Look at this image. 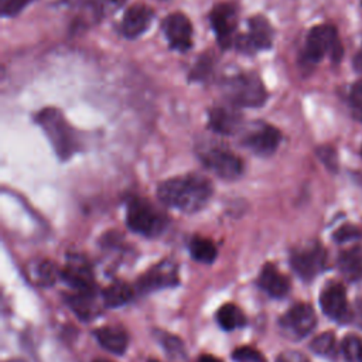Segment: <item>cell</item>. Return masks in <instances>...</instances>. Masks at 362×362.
<instances>
[{"mask_svg": "<svg viewBox=\"0 0 362 362\" xmlns=\"http://www.w3.org/2000/svg\"><path fill=\"white\" fill-rule=\"evenodd\" d=\"M154 335L158 341V344L163 346V349L167 352V355L173 359H180L182 356H185V348H184V344L182 341L170 334V332H165V331H161V329H156L154 331Z\"/></svg>", "mask_w": 362, "mask_h": 362, "instance_id": "25", "label": "cell"}, {"mask_svg": "<svg viewBox=\"0 0 362 362\" xmlns=\"http://www.w3.org/2000/svg\"><path fill=\"white\" fill-rule=\"evenodd\" d=\"M276 362H308V359L305 358V355H303L301 352L297 351H287L283 352Z\"/></svg>", "mask_w": 362, "mask_h": 362, "instance_id": "35", "label": "cell"}, {"mask_svg": "<svg viewBox=\"0 0 362 362\" xmlns=\"http://www.w3.org/2000/svg\"><path fill=\"white\" fill-rule=\"evenodd\" d=\"M126 223L133 232L154 238L165 230L168 219L151 202L143 198H132L127 202Z\"/></svg>", "mask_w": 362, "mask_h": 362, "instance_id": "4", "label": "cell"}, {"mask_svg": "<svg viewBox=\"0 0 362 362\" xmlns=\"http://www.w3.org/2000/svg\"><path fill=\"white\" fill-rule=\"evenodd\" d=\"M327 54L335 62L342 57V47L337 30L329 24L315 25L307 35L303 59L307 64H317Z\"/></svg>", "mask_w": 362, "mask_h": 362, "instance_id": "5", "label": "cell"}, {"mask_svg": "<svg viewBox=\"0 0 362 362\" xmlns=\"http://www.w3.org/2000/svg\"><path fill=\"white\" fill-rule=\"evenodd\" d=\"M148 362H158V361H154V359H151V361H148Z\"/></svg>", "mask_w": 362, "mask_h": 362, "instance_id": "39", "label": "cell"}, {"mask_svg": "<svg viewBox=\"0 0 362 362\" xmlns=\"http://www.w3.org/2000/svg\"><path fill=\"white\" fill-rule=\"evenodd\" d=\"M232 358L236 362H266L263 354L252 346H240L236 348L232 354Z\"/></svg>", "mask_w": 362, "mask_h": 362, "instance_id": "30", "label": "cell"}, {"mask_svg": "<svg viewBox=\"0 0 362 362\" xmlns=\"http://www.w3.org/2000/svg\"><path fill=\"white\" fill-rule=\"evenodd\" d=\"M208 124L215 133L229 136L240 129L242 113L230 102L215 105L208 113Z\"/></svg>", "mask_w": 362, "mask_h": 362, "instance_id": "15", "label": "cell"}, {"mask_svg": "<svg viewBox=\"0 0 362 362\" xmlns=\"http://www.w3.org/2000/svg\"><path fill=\"white\" fill-rule=\"evenodd\" d=\"M349 105L352 116L356 120L362 122V79L356 81L352 85L351 93H349Z\"/></svg>", "mask_w": 362, "mask_h": 362, "instance_id": "29", "label": "cell"}, {"mask_svg": "<svg viewBox=\"0 0 362 362\" xmlns=\"http://www.w3.org/2000/svg\"><path fill=\"white\" fill-rule=\"evenodd\" d=\"M342 351L348 362H362V341L355 335L344 338Z\"/></svg>", "mask_w": 362, "mask_h": 362, "instance_id": "28", "label": "cell"}, {"mask_svg": "<svg viewBox=\"0 0 362 362\" xmlns=\"http://www.w3.org/2000/svg\"><path fill=\"white\" fill-rule=\"evenodd\" d=\"M189 253L191 256L201 263H212L216 257V247L212 240L206 238H194L189 242Z\"/></svg>", "mask_w": 362, "mask_h": 362, "instance_id": "24", "label": "cell"}, {"mask_svg": "<svg viewBox=\"0 0 362 362\" xmlns=\"http://www.w3.org/2000/svg\"><path fill=\"white\" fill-rule=\"evenodd\" d=\"M95 362H110V361H106V359H96Z\"/></svg>", "mask_w": 362, "mask_h": 362, "instance_id": "38", "label": "cell"}, {"mask_svg": "<svg viewBox=\"0 0 362 362\" xmlns=\"http://www.w3.org/2000/svg\"><path fill=\"white\" fill-rule=\"evenodd\" d=\"M35 279L37 281H40L41 284H51L52 281H55L57 279V270H55V266L48 262V260H44L41 262L37 269H35Z\"/></svg>", "mask_w": 362, "mask_h": 362, "instance_id": "31", "label": "cell"}, {"mask_svg": "<svg viewBox=\"0 0 362 362\" xmlns=\"http://www.w3.org/2000/svg\"><path fill=\"white\" fill-rule=\"evenodd\" d=\"M281 140L280 132L267 123L257 122L250 126V129L245 133L242 143L246 148L260 157L272 156Z\"/></svg>", "mask_w": 362, "mask_h": 362, "instance_id": "10", "label": "cell"}, {"mask_svg": "<svg viewBox=\"0 0 362 362\" xmlns=\"http://www.w3.org/2000/svg\"><path fill=\"white\" fill-rule=\"evenodd\" d=\"M124 1L126 0H90L88 3L90 20L98 21L100 18H105V17L113 14L123 6Z\"/></svg>", "mask_w": 362, "mask_h": 362, "instance_id": "26", "label": "cell"}, {"mask_svg": "<svg viewBox=\"0 0 362 362\" xmlns=\"http://www.w3.org/2000/svg\"><path fill=\"white\" fill-rule=\"evenodd\" d=\"M62 279L76 291L93 290V274L89 263L79 255H69Z\"/></svg>", "mask_w": 362, "mask_h": 362, "instance_id": "16", "label": "cell"}, {"mask_svg": "<svg viewBox=\"0 0 362 362\" xmlns=\"http://www.w3.org/2000/svg\"><path fill=\"white\" fill-rule=\"evenodd\" d=\"M320 305L325 315L329 318L344 322L349 320V307L346 301V293L342 284L331 281L320 294Z\"/></svg>", "mask_w": 362, "mask_h": 362, "instance_id": "14", "label": "cell"}, {"mask_svg": "<svg viewBox=\"0 0 362 362\" xmlns=\"http://www.w3.org/2000/svg\"><path fill=\"white\" fill-rule=\"evenodd\" d=\"M198 362H222V361L215 358V356H212V355H202V356H199Z\"/></svg>", "mask_w": 362, "mask_h": 362, "instance_id": "37", "label": "cell"}, {"mask_svg": "<svg viewBox=\"0 0 362 362\" xmlns=\"http://www.w3.org/2000/svg\"><path fill=\"white\" fill-rule=\"evenodd\" d=\"M338 267L345 279L351 281L362 279V246L344 250L338 257Z\"/></svg>", "mask_w": 362, "mask_h": 362, "instance_id": "20", "label": "cell"}, {"mask_svg": "<svg viewBox=\"0 0 362 362\" xmlns=\"http://www.w3.org/2000/svg\"><path fill=\"white\" fill-rule=\"evenodd\" d=\"M180 281L178 266L173 260H163L146 270L137 280V290L140 293H151L177 286Z\"/></svg>", "mask_w": 362, "mask_h": 362, "instance_id": "11", "label": "cell"}, {"mask_svg": "<svg viewBox=\"0 0 362 362\" xmlns=\"http://www.w3.org/2000/svg\"><path fill=\"white\" fill-rule=\"evenodd\" d=\"M211 25L222 48H229L235 42V31L238 27V10L233 4H216L209 14Z\"/></svg>", "mask_w": 362, "mask_h": 362, "instance_id": "12", "label": "cell"}, {"mask_svg": "<svg viewBox=\"0 0 362 362\" xmlns=\"http://www.w3.org/2000/svg\"><path fill=\"white\" fill-rule=\"evenodd\" d=\"M163 31L173 49L185 52L192 45V25L182 13H171L163 20Z\"/></svg>", "mask_w": 362, "mask_h": 362, "instance_id": "13", "label": "cell"}, {"mask_svg": "<svg viewBox=\"0 0 362 362\" xmlns=\"http://www.w3.org/2000/svg\"><path fill=\"white\" fill-rule=\"evenodd\" d=\"M317 317L311 305L300 303L288 308L280 318L283 334L294 341L307 337L315 327Z\"/></svg>", "mask_w": 362, "mask_h": 362, "instance_id": "8", "label": "cell"}, {"mask_svg": "<svg viewBox=\"0 0 362 362\" xmlns=\"http://www.w3.org/2000/svg\"><path fill=\"white\" fill-rule=\"evenodd\" d=\"M318 157L321 158V161L331 170H335L337 168V154H335V150L328 147V146H324V147H320L318 151H317Z\"/></svg>", "mask_w": 362, "mask_h": 362, "instance_id": "34", "label": "cell"}, {"mask_svg": "<svg viewBox=\"0 0 362 362\" xmlns=\"http://www.w3.org/2000/svg\"><path fill=\"white\" fill-rule=\"evenodd\" d=\"M259 286L263 291L276 298L284 297L290 290L288 279L281 274L279 269L272 263H266L262 267L259 274Z\"/></svg>", "mask_w": 362, "mask_h": 362, "instance_id": "18", "label": "cell"}, {"mask_svg": "<svg viewBox=\"0 0 362 362\" xmlns=\"http://www.w3.org/2000/svg\"><path fill=\"white\" fill-rule=\"evenodd\" d=\"M361 236H362V232L359 228H356L354 225H344L335 230L334 240L338 243H344V242H348L352 239H358Z\"/></svg>", "mask_w": 362, "mask_h": 362, "instance_id": "33", "label": "cell"}, {"mask_svg": "<svg viewBox=\"0 0 362 362\" xmlns=\"http://www.w3.org/2000/svg\"><path fill=\"white\" fill-rule=\"evenodd\" d=\"M199 158L209 171L223 180H236L243 171V161L240 157L219 146L204 148L199 151Z\"/></svg>", "mask_w": 362, "mask_h": 362, "instance_id": "7", "label": "cell"}, {"mask_svg": "<svg viewBox=\"0 0 362 362\" xmlns=\"http://www.w3.org/2000/svg\"><path fill=\"white\" fill-rule=\"evenodd\" d=\"M211 195L212 185L209 180L198 174L170 178L157 187V197L164 205L185 214L201 211Z\"/></svg>", "mask_w": 362, "mask_h": 362, "instance_id": "1", "label": "cell"}, {"mask_svg": "<svg viewBox=\"0 0 362 362\" xmlns=\"http://www.w3.org/2000/svg\"><path fill=\"white\" fill-rule=\"evenodd\" d=\"M35 122L44 130L55 154L61 160H68L78 151L76 134L58 109L44 107L35 115Z\"/></svg>", "mask_w": 362, "mask_h": 362, "instance_id": "2", "label": "cell"}, {"mask_svg": "<svg viewBox=\"0 0 362 362\" xmlns=\"http://www.w3.org/2000/svg\"><path fill=\"white\" fill-rule=\"evenodd\" d=\"M216 321L221 325V328L226 331H232L236 328H240L246 324L245 314L242 310L235 305V304H223L218 311H216Z\"/></svg>", "mask_w": 362, "mask_h": 362, "instance_id": "23", "label": "cell"}, {"mask_svg": "<svg viewBox=\"0 0 362 362\" xmlns=\"http://www.w3.org/2000/svg\"><path fill=\"white\" fill-rule=\"evenodd\" d=\"M222 89L226 100L238 107H259L267 99L262 79L253 72L238 74L228 78Z\"/></svg>", "mask_w": 362, "mask_h": 362, "instance_id": "3", "label": "cell"}, {"mask_svg": "<svg viewBox=\"0 0 362 362\" xmlns=\"http://www.w3.org/2000/svg\"><path fill=\"white\" fill-rule=\"evenodd\" d=\"M93 335H95L96 341L99 342V345H102L106 351L116 354V355L123 354L129 344V335L120 327L106 325V327L98 328L93 332Z\"/></svg>", "mask_w": 362, "mask_h": 362, "instance_id": "19", "label": "cell"}, {"mask_svg": "<svg viewBox=\"0 0 362 362\" xmlns=\"http://www.w3.org/2000/svg\"><path fill=\"white\" fill-rule=\"evenodd\" d=\"M354 65H355V68H356L358 71H362V48H361V51L355 55V58H354Z\"/></svg>", "mask_w": 362, "mask_h": 362, "instance_id": "36", "label": "cell"}, {"mask_svg": "<svg viewBox=\"0 0 362 362\" xmlns=\"http://www.w3.org/2000/svg\"><path fill=\"white\" fill-rule=\"evenodd\" d=\"M133 297V288L124 281H115L102 291V301L106 307H120Z\"/></svg>", "mask_w": 362, "mask_h": 362, "instance_id": "22", "label": "cell"}, {"mask_svg": "<svg viewBox=\"0 0 362 362\" xmlns=\"http://www.w3.org/2000/svg\"><path fill=\"white\" fill-rule=\"evenodd\" d=\"M31 0H0V13L3 17L18 14Z\"/></svg>", "mask_w": 362, "mask_h": 362, "instance_id": "32", "label": "cell"}, {"mask_svg": "<svg viewBox=\"0 0 362 362\" xmlns=\"http://www.w3.org/2000/svg\"><path fill=\"white\" fill-rule=\"evenodd\" d=\"M153 17L154 13L148 6L143 3L132 4L124 11V16L120 23V31L127 38H136L150 27Z\"/></svg>", "mask_w": 362, "mask_h": 362, "instance_id": "17", "label": "cell"}, {"mask_svg": "<svg viewBox=\"0 0 362 362\" xmlns=\"http://www.w3.org/2000/svg\"><path fill=\"white\" fill-rule=\"evenodd\" d=\"M68 304L72 311L83 320H90L99 313V305L95 298V291H76V294L68 297Z\"/></svg>", "mask_w": 362, "mask_h": 362, "instance_id": "21", "label": "cell"}, {"mask_svg": "<svg viewBox=\"0 0 362 362\" xmlns=\"http://www.w3.org/2000/svg\"><path fill=\"white\" fill-rule=\"evenodd\" d=\"M273 44V28L263 16H255L249 20V33L235 38L233 45L246 54H253L259 49H269Z\"/></svg>", "mask_w": 362, "mask_h": 362, "instance_id": "9", "label": "cell"}, {"mask_svg": "<svg viewBox=\"0 0 362 362\" xmlns=\"http://www.w3.org/2000/svg\"><path fill=\"white\" fill-rule=\"evenodd\" d=\"M310 348L317 355L331 358L335 355V335L332 332H322L311 341Z\"/></svg>", "mask_w": 362, "mask_h": 362, "instance_id": "27", "label": "cell"}, {"mask_svg": "<svg viewBox=\"0 0 362 362\" xmlns=\"http://www.w3.org/2000/svg\"><path fill=\"white\" fill-rule=\"evenodd\" d=\"M327 255L325 249L318 242H307L296 249L290 255V264L293 270L303 280H313L325 267Z\"/></svg>", "mask_w": 362, "mask_h": 362, "instance_id": "6", "label": "cell"}]
</instances>
